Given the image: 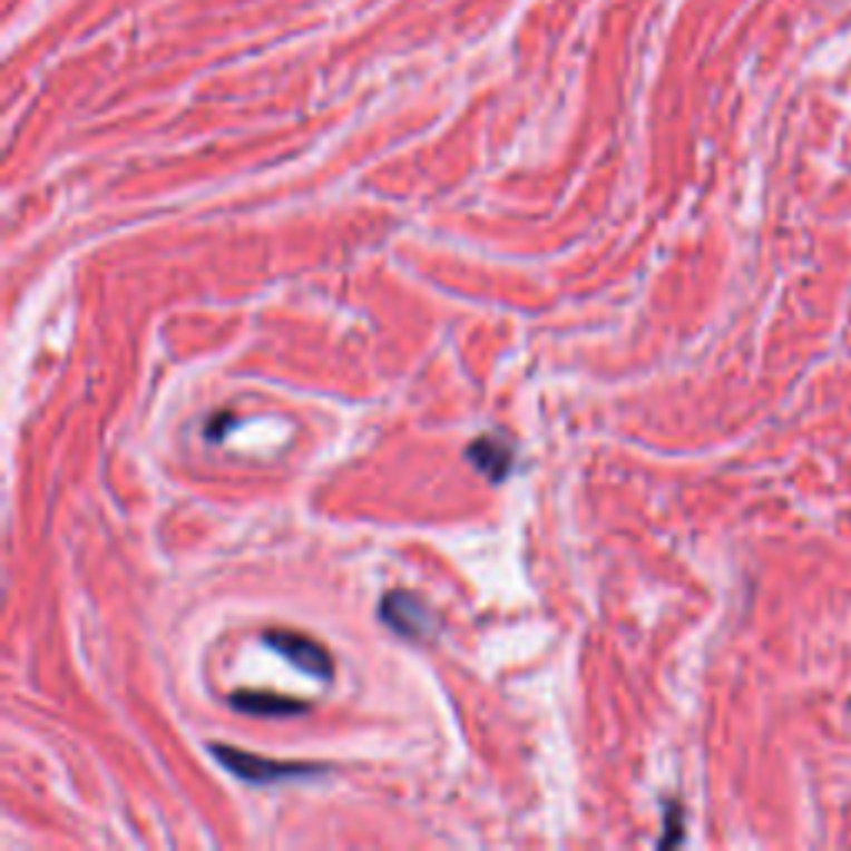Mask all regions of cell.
<instances>
[{"instance_id": "6da1fadb", "label": "cell", "mask_w": 851, "mask_h": 851, "mask_svg": "<svg viewBox=\"0 0 851 851\" xmlns=\"http://www.w3.org/2000/svg\"><path fill=\"white\" fill-rule=\"evenodd\" d=\"M213 755H216V762L226 772H233L236 779L253 782V785L286 782V779H303V775H316L320 772L316 765L273 762V759H260V755H250V752H239V749H229V745H213Z\"/></svg>"}, {"instance_id": "7a4b0ae2", "label": "cell", "mask_w": 851, "mask_h": 851, "mask_svg": "<svg viewBox=\"0 0 851 851\" xmlns=\"http://www.w3.org/2000/svg\"><path fill=\"white\" fill-rule=\"evenodd\" d=\"M263 642L273 652H280L286 662H293L300 672L316 675V678H333V655L316 638L303 636V633H290V629H270Z\"/></svg>"}, {"instance_id": "3957f363", "label": "cell", "mask_w": 851, "mask_h": 851, "mask_svg": "<svg viewBox=\"0 0 851 851\" xmlns=\"http://www.w3.org/2000/svg\"><path fill=\"white\" fill-rule=\"evenodd\" d=\"M380 619L403 638H426L432 633V613L413 593H390L380 603Z\"/></svg>"}, {"instance_id": "277c9868", "label": "cell", "mask_w": 851, "mask_h": 851, "mask_svg": "<svg viewBox=\"0 0 851 851\" xmlns=\"http://www.w3.org/2000/svg\"><path fill=\"white\" fill-rule=\"evenodd\" d=\"M466 459L489 479V482H499V479H506L509 476V466H512V449L502 442V439H496V436H486V439H476V442H469V449H466Z\"/></svg>"}, {"instance_id": "5b68a950", "label": "cell", "mask_w": 851, "mask_h": 851, "mask_svg": "<svg viewBox=\"0 0 851 851\" xmlns=\"http://www.w3.org/2000/svg\"><path fill=\"white\" fill-rule=\"evenodd\" d=\"M229 705L246 715H256V718H290V715L306 712V702H296L286 695H266V692H239L229 698Z\"/></svg>"}]
</instances>
